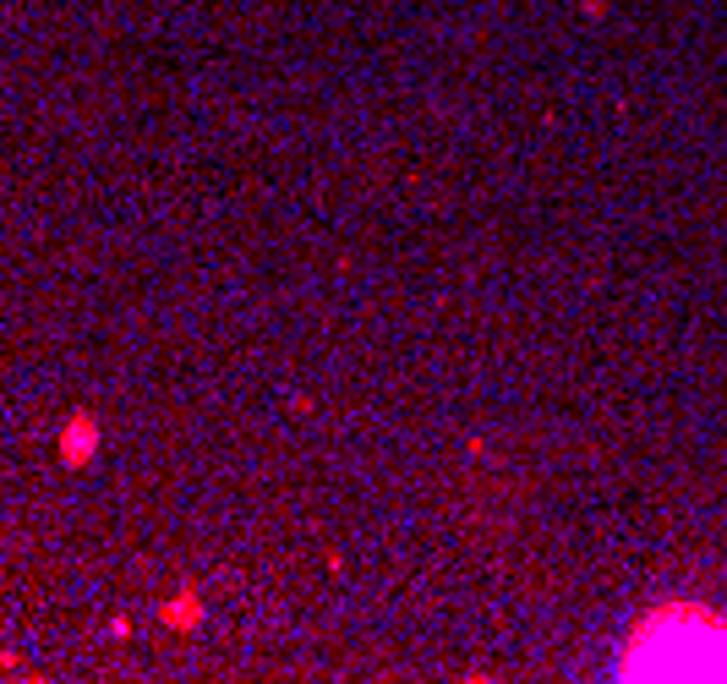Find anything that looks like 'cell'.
<instances>
[{"instance_id": "cell-1", "label": "cell", "mask_w": 727, "mask_h": 684, "mask_svg": "<svg viewBox=\"0 0 727 684\" xmlns=\"http://www.w3.org/2000/svg\"><path fill=\"white\" fill-rule=\"evenodd\" d=\"M93 449H99V422H93V411H77L72 422H66V433H61V460L72 471H82L93 460Z\"/></svg>"}, {"instance_id": "cell-2", "label": "cell", "mask_w": 727, "mask_h": 684, "mask_svg": "<svg viewBox=\"0 0 727 684\" xmlns=\"http://www.w3.org/2000/svg\"><path fill=\"white\" fill-rule=\"evenodd\" d=\"M192 619H197V597H181L164 608V624H192Z\"/></svg>"}]
</instances>
